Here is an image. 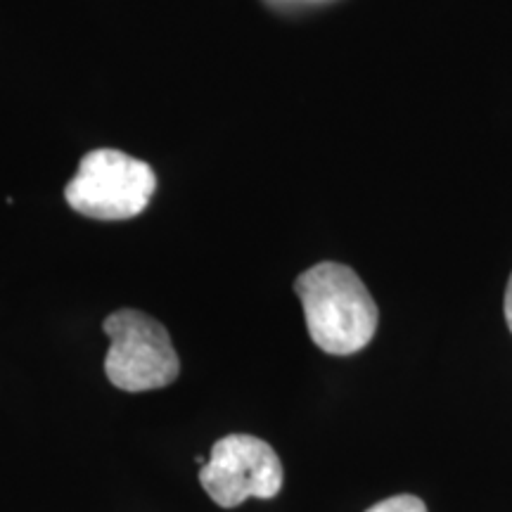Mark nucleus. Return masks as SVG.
I'll return each instance as SVG.
<instances>
[{"instance_id":"39448f33","label":"nucleus","mask_w":512,"mask_h":512,"mask_svg":"<svg viewBox=\"0 0 512 512\" xmlns=\"http://www.w3.org/2000/svg\"><path fill=\"white\" fill-rule=\"evenodd\" d=\"M366 512H427V505L422 503L418 496L401 494V496L387 498V501L375 503L373 508Z\"/></svg>"},{"instance_id":"7ed1b4c3","label":"nucleus","mask_w":512,"mask_h":512,"mask_svg":"<svg viewBox=\"0 0 512 512\" xmlns=\"http://www.w3.org/2000/svg\"><path fill=\"white\" fill-rule=\"evenodd\" d=\"M102 330L110 337L105 375L121 392H152L176 382L181 361L159 320L143 311L121 309L105 318Z\"/></svg>"},{"instance_id":"423d86ee","label":"nucleus","mask_w":512,"mask_h":512,"mask_svg":"<svg viewBox=\"0 0 512 512\" xmlns=\"http://www.w3.org/2000/svg\"><path fill=\"white\" fill-rule=\"evenodd\" d=\"M505 323L512 332V275L508 280V287H505Z\"/></svg>"},{"instance_id":"f03ea898","label":"nucleus","mask_w":512,"mask_h":512,"mask_svg":"<svg viewBox=\"0 0 512 512\" xmlns=\"http://www.w3.org/2000/svg\"><path fill=\"white\" fill-rule=\"evenodd\" d=\"M157 176L150 164L112 147L91 150L64 188V200L81 216L98 221L136 219L150 207Z\"/></svg>"},{"instance_id":"f257e3e1","label":"nucleus","mask_w":512,"mask_h":512,"mask_svg":"<svg viewBox=\"0 0 512 512\" xmlns=\"http://www.w3.org/2000/svg\"><path fill=\"white\" fill-rule=\"evenodd\" d=\"M313 344L330 356H351L375 337L380 311L356 271L320 261L294 283Z\"/></svg>"},{"instance_id":"20e7f679","label":"nucleus","mask_w":512,"mask_h":512,"mask_svg":"<svg viewBox=\"0 0 512 512\" xmlns=\"http://www.w3.org/2000/svg\"><path fill=\"white\" fill-rule=\"evenodd\" d=\"M285 482L283 463L271 444L252 434H228L211 448L200 484L221 508H238L247 498H275Z\"/></svg>"}]
</instances>
